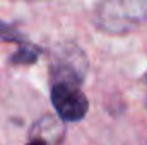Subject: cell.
<instances>
[{
  "label": "cell",
  "instance_id": "4",
  "mask_svg": "<svg viewBox=\"0 0 147 145\" xmlns=\"http://www.w3.org/2000/svg\"><path fill=\"white\" fill-rule=\"evenodd\" d=\"M65 128L62 119L46 114L38 119L29 132V142L26 145H60Z\"/></svg>",
  "mask_w": 147,
  "mask_h": 145
},
{
  "label": "cell",
  "instance_id": "6",
  "mask_svg": "<svg viewBox=\"0 0 147 145\" xmlns=\"http://www.w3.org/2000/svg\"><path fill=\"white\" fill-rule=\"evenodd\" d=\"M0 41L22 44L26 39H24V36L16 29V26H10V24H7V22L0 21Z\"/></svg>",
  "mask_w": 147,
  "mask_h": 145
},
{
  "label": "cell",
  "instance_id": "2",
  "mask_svg": "<svg viewBox=\"0 0 147 145\" xmlns=\"http://www.w3.org/2000/svg\"><path fill=\"white\" fill-rule=\"evenodd\" d=\"M87 72L86 55L75 44H63L57 50L51 62V82L80 85Z\"/></svg>",
  "mask_w": 147,
  "mask_h": 145
},
{
  "label": "cell",
  "instance_id": "3",
  "mask_svg": "<svg viewBox=\"0 0 147 145\" xmlns=\"http://www.w3.org/2000/svg\"><path fill=\"white\" fill-rule=\"evenodd\" d=\"M51 103L62 121H80L87 114L89 103L80 85L55 82L51 85Z\"/></svg>",
  "mask_w": 147,
  "mask_h": 145
},
{
  "label": "cell",
  "instance_id": "5",
  "mask_svg": "<svg viewBox=\"0 0 147 145\" xmlns=\"http://www.w3.org/2000/svg\"><path fill=\"white\" fill-rule=\"evenodd\" d=\"M41 56V50L36 44H31L28 41H24L22 44H19V50L14 53V56L10 58V63L16 65H33L36 63Z\"/></svg>",
  "mask_w": 147,
  "mask_h": 145
},
{
  "label": "cell",
  "instance_id": "1",
  "mask_svg": "<svg viewBox=\"0 0 147 145\" xmlns=\"http://www.w3.org/2000/svg\"><path fill=\"white\" fill-rule=\"evenodd\" d=\"M147 21V0H101L94 22L108 34H125Z\"/></svg>",
  "mask_w": 147,
  "mask_h": 145
}]
</instances>
